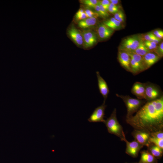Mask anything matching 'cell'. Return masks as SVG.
<instances>
[{
    "instance_id": "cell-1",
    "label": "cell",
    "mask_w": 163,
    "mask_h": 163,
    "mask_svg": "<svg viewBox=\"0 0 163 163\" xmlns=\"http://www.w3.org/2000/svg\"><path fill=\"white\" fill-rule=\"evenodd\" d=\"M127 123L134 129L151 133L163 129V96L147 101L134 115L126 118Z\"/></svg>"
},
{
    "instance_id": "cell-2",
    "label": "cell",
    "mask_w": 163,
    "mask_h": 163,
    "mask_svg": "<svg viewBox=\"0 0 163 163\" xmlns=\"http://www.w3.org/2000/svg\"><path fill=\"white\" fill-rule=\"evenodd\" d=\"M108 132L119 137L122 141L126 138L123 128L120 124L117 117V110L115 108L110 116L105 120L104 123Z\"/></svg>"
},
{
    "instance_id": "cell-3",
    "label": "cell",
    "mask_w": 163,
    "mask_h": 163,
    "mask_svg": "<svg viewBox=\"0 0 163 163\" xmlns=\"http://www.w3.org/2000/svg\"><path fill=\"white\" fill-rule=\"evenodd\" d=\"M116 95L121 98L124 103L127 109L126 118L130 117L136 113L145 103L141 99L133 98L129 95H124L116 94Z\"/></svg>"
},
{
    "instance_id": "cell-4",
    "label": "cell",
    "mask_w": 163,
    "mask_h": 163,
    "mask_svg": "<svg viewBox=\"0 0 163 163\" xmlns=\"http://www.w3.org/2000/svg\"><path fill=\"white\" fill-rule=\"evenodd\" d=\"M141 39V36L136 35L126 37L121 42L119 50L133 52L139 46Z\"/></svg>"
},
{
    "instance_id": "cell-5",
    "label": "cell",
    "mask_w": 163,
    "mask_h": 163,
    "mask_svg": "<svg viewBox=\"0 0 163 163\" xmlns=\"http://www.w3.org/2000/svg\"><path fill=\"white\" fill-rule=\"evenodd\" d=\"M127 52L131 58V72L135 75L146 70L142 56L133 52Z\"/></svg>"
},
{
    "instance_id": "cell-6",
    "label": "cell",
    "mask_w": 163,
    "mask_h": 163,
    "mask_svg": "<svg viewBox=\"0 0 163 163\" xmlns=\"http://www.w3.org/2000/svg\"><path fill=\"white\" fill-rule=\"evenodd\" d=\"M145 100L151 101L158 99L162 95L160 88L154 84L150 82L145 83Z\"/></svg>"
},
{
    "instance_id": "cell-7",
    "label": "cell",
    "mask_w": 163,
    "mask_h": 163,
    "mask_svg": "<svg viewBox=\"0 0 163 163\" xmlns=\"http://www.w3.org/2000/svg\"><path fill=\"white\" fill-rule=\"evenodd\" d=\"M107 107L105 101H103L102 104L96 108L88 119V121L91 123L100 122L104 123L105 120V111Z\"/></svg>"
},
{
    "instance_id": "cell-8",
    "label": "cell",
    "mask_w": 163,
    "mask_h": 163,
    "mask_svg": "<svg viewBox=\"0 0 163 163\" xmlns=\"http://www.w3.org/2000/svg\"><path fill=\"white\" fill-rule=\"evenodd\" d=\"M123 141L125 142L126 144L125 153L133 158H137L141 149L144 146L135 140L129 142L126 138Z\"/></svg>"
},
{
    "instance_id": "cell-9",
    "label": "cell",
    "mask_w": 163,
    "mask_h": 163,
    "mask_svg": "<svg viewBox=\"0 0 163 163\" xmlns=\"http://www.w3.org/2000/svg\"><path fill=\"white\" fill-rule=\"evenodd\" d=\"M150 133L142 129H134L131 134L135 140L143 146L147 147L150 144L149 139Z\"/></svg>"
},
{
    "instance_id": "cell-10",
    "label": "cell",
    "mask_w": 163,
    "mask_h": 163,
    "mask_svg": "<svg viewBox=\"0 0 163 163\" xmlns=\"http://www.w3.org/2000/svg\"><path fill=\"white\" fill-rule=\"evenodd\" d=\"M82 34L83 38V45L84 48L88 49L94 45L97 42L96 34L90 30H84Z\"/></svg>"
},
{
    "instance_id": "cell-11",
    "label": "cell",
    "mask_w": 163,
    "mask_h": 163,
    "mask_svg": "<svg viewBox=\"0 0 163 163\" xmlns=\"http://www.w3.org/2000/svg\"><path fill=\"white\" fill-rule=\"evenodd\" d=\"M117 59L120 65L126 71L131 72L130 57L127 52L119 50Z\"/></svg>"
},
{
    "instance_id": "cell-12",
    "label": "cell",
    "mask_w": 163,
    "mask_h": 163,
    "mask_svg": "<svg viewBox=\"0 0 163 163\" xmlns=\"http://www.w3.org/2000/svg\"><path fill=\"white\" fill-rule=\"evenodd\" d=\"M96 74L100 92L104 98V101L106 102L109 93V90L108 85L106 81L101 76L99 72H96Z\"/></svg>"
},
{
    "instance_id": "cell-13",
    "label": "cell",
    "mask_w": 163,
    "mask_h": 163,
    "mask_svg": "<svg viewBox=\"0 0 163 163\" xmlns=\"http://www.w3.org/2000/svg\"><path fill=\"white\" fill-rule=\"evenodd\" d=\"M131 91L137 99H146L145 83L139 82H135L133 85Z\"/></svg>"
},
{
    "instance_id": "cell-14",
    "label": "cell",
    "mask_w": 163,
    "mask_h": 163,
    "mask_svg": "<svg viewBox=\"0 0 163 163\" xmlns=\"http://www.w3.org/2000/svg\"><path fill=\"white\" fill-rule=\"evenodd\" d=\"M68 33L70 38L77 46L83 45V38L82 34L74 26H72L68 31Z\"/></svg>"
},
{
    "instance_id": "cell-15",
    "label": "cell",
    "mask_w": 163,
    "mask_h": 163,
    "mask_svg": "<svg viewBox=\"0 0 163 163\" xmlns=\"http://www.w3.org/2000/svg\"><path fill=\"white\" fill-rule=\"evenodd\" d=\"M114 30L104 23H102L99 25L98 27L97 33L100 39L103 40L110 37L113 33Z\"/></svg>"
},
{
    "instance_id": "cell-16",
    "label": "cell",
    "mask_w": 163,
    "mask_h": 163,
    "mask_svg": "<svg viewBox=\"0 0 163 163\" xmlns=\"http://www.w3.org/2000/svg\"><path fill=\"white\" fill-rule=\"evenodd\" d=\"M142 57L146 70L157 62L161 58L156 54L152 52L147 53Z\"/></svg>"
},
{
    "instance_id": "cell-17",
    "label": "cell",
    "mask_w": 163,
    "mask_h": 163,
    "mask_svg": "<svg viewBox=\"0 0 163 163\" xmlns=\"http://www.w3.org/2000/svg\"><path fill=\"white\" fill-rule=\"evenodd\" d=\"M141 156L138 163H158V161L147 150L140 152Z\"/></svg>"
},
{
    "instance_id": "cell-18",
    "label": "cell",
    "mask_w": 163,
    "mask_h": 163,
    "mask_svg": "<svg viewBox=\"0 0 163 163\" xmlns=\"http://www.w3.org/2000/svg\"><path fill=\"white\" fill-rule=\"evenodd\" d=\"M97 18H87L84 20L79 21L78 26L81 28L85 29L94 26L97 22Z\"/></svg>"
},
{
    "instance_id": "cell-19",
    "label": "cell",
    "mask_w": 163,
    "mask_h": 163,
    "mask_svg": "<svg viewBox=\"0 0 163 163\" xmlns=\"http://www.w3.org/2000/svg\"><path fill=\"white\" fill-rule=\"evenodd\" d=\"M157 159H160L163 155V149L152 144L150 143L147 150Z\"/></svg>"
},
{
    "instance_id": "cell-20",
    "label": "cell",
    "mask_w": 163,
    "mask_h": 163,
    "mask_svg": "<svg viewBox=\"0 0 163 163\" xmlns=\"http://www.w3.org/2000/svg\"><path fill=\"white\" fill-rule=\"evenodd\" d=\"M103 23L114 30H119L123 28L122 24L116 20L114 17L105 21Z\"/></svg>"
},
{
    "instance_id": "cell-21",
    "label": "cell",
    "mask_w": 163,
    "mask_h": 163,
    "mask_svg": "<svg viewBox=\"0 0 163 163\" xmlns=\"http://www.w3.org/2000/svg\"><path fill=\"white\" fill-rule=\"evenodd\" d=\"M132 52L142 56L150 51L145 45L143 41L141 39L137 48Z\"/></svg>"
},
{
    "instance_id": "cell-22",
    "label": "cell",
    "mask_w": 163,
    "mask_h": 163,
    "mask_svg": "<svg viewBox=\"0 0 163 163\" xmlns=\"http://www.w3.org/2000/svg\"><path fill=\"white\" fill-rule=\"evenodd\" d=\"M149 141L150 144H153L163 149V139L151 136L150 135Z\"/></svg>"
},
{
    "instance_id": "cell-23",
    "label": "cell",
    "mask_w": 163,
    "mask_h": 163,
    "mask_svg": "<svg viewBox=\"0 0 163 163\" xmlns=\"http://www.w3.org/2000/svg\"><path fill=\"white\" fill-rule=\"evenodd\" d=\"M114 18L122 23L124 22L125 21V14L123 11L120 9L114 14Z\"/></svg>"
},
{
    "instance_id": "cell-24",
    "label": "cell",
    "mask_w": 163,
    "mask_h": 163,
    "mask_svg": "<svg viewBox=\"0 0 163 163\" xmlns=\"http://www.w3.org/2000/svg\"><path fill=\"white\" fill-rule=\"evenodd\" d=\"M143 41L145 45L150 52H154L157 46V44L153 41Z\"/></svg>"
},
{
    "instance_id": "cell-25",
    "label": "cell",
    "mask_w": 163,
    "mask_h": 163,
    "mask_svg": "<svg viewBox=\"0 0 163 163\" xmlns=\"http://www.w3.org/2000/svg\"><path fill=\"white\" fill-rule=\"evenodd\" d=\"M154 52L160 58L163 57V42L162 41L161 42L160 44L157 46Z\"/></svg>"
},
{
    "instance_id": "cell-26",
    "label": "cell",
    "mask_w": 163,
    "mask_h": 163,
    "mask_svg": "<svg viewBox=\"0 0 163 163\" xmlns=\"http://www.w3.org/2000/svg\"><path fill=\"white\" fill-rule=\"evenodd\" d=\"M82 2L86 6L94 8L97 4L98 1L97 0H84Z\"/></svg>"
},
{
    "instance_id": "cell-27",
    "label": "cell",
    "mask_w": 163,
    "mask_h": 163,
    "mask_svg": "<svg viewBox=\"0 0 163 163\" xmlns=\"http://www.w3.org/2000/svg\"><path fill=\"white\" fill-rule=\"evenodd\" d=\"M119 10L120 9L119 6L110 3L108 9V11L110 13L114 14Z\"/></svg>"
},
{
    "instance_id": "cell-28",
    "label": "cell",
    "mask_w": 163,
    "mask_h": 163,
    "mask_svg": "<svg viewBox=\"0 0 163 163\" xmlns=\"http://www.w3.org/2000/svg\"><path fill=\"white\" fill-rule=\"evenodd\" d=\"M98 3L99 6L101 16L103 18H105L109 16V14L108 11L106 10L101 4L100 1H98Z\"/></svg>"
},
{
    "instance_id": "cell-29",
    "label": "cell",
    "mask_w": 163,
    "mask_h": 163,
    "mask_svg": "<svg viewBox=\"0 0 163 163\" xmlns=\"http://www.w3.org/2000/svg\"><path fill=\"white\" fill-rule=\"evenodd\" d=\"M87 18H97L99 15L96 12L89 9H87L84 11Z\"/></svg>"
},
{
    "instance_id": "cell-30",
    "label": "cell",
    "mask_w": 163,
    "mask_h": 163,
    "mask_svg": "<svg viewBox=\"0 0 163 163\" xmlns=\"http://www.w3.org/2000/svg\"><path fill=\"white\" fill-rule=\"evenodd\" d=\"M156 37L152 33H147L143 35V37L141 36V38H143L145 41H152Z\"/></svg>"
},
{
    "instance_id": "cell-31",
    "label": "cell",
    "mask_w": 163,
    "mask_h": 163,
    "mask_svg": "<svg viewBox=\"0 0 163 163\" xmlns=\"http://www.w3.org/2000/svg\"><path fill=\"white\" fill-rule=\"evenodd\" d=\"M150 135L151 136L163 139V130H159L151 133L150 134Z\"/></svg>"
},
{
    "instance_id": "cell-32",
    "label": "cell",
    "mask_w": 163,
    "mask_h": 163,
    "mask_svg": "<svg viewBox=\"0 0 163 163\" xmlns=\"http://www.w3.org/2000/svg\"><path fill=\"white\" fill-rule=\"evenodd\" d=\"M156 37L161 39L163 37V31L162 30H157L152 32Z\"/></svg>"
},
{
    "instance_id": "cell-33",
    "label": "cell",
    "mask_w": 163,
    "mask_h": 163,
    "mask_svg": "<svg viewBox=\"0 0 163 163\" xmlns=\"http://www.w3.org/2000/svg\"><path fill=\"white\" fill-rule=\"evenodd\" d=\"M100 2L103 7L108 11V9L110 3L109 0H103Z\"/></svg>"
},
{
    "instance_id": "cell-34",
    "label": "cell",
    "mask_w": 163,
    "mask_h": 163,
    "mask_svg": "<svg viewBox=\"0 0 163 163\" xmlns=\"http://www.w3.org/2000/svg\"><path fill=\"white\" fill-rule=\"evenodd\" d=\"M75 17L77 20H79V21L84 20L87 18L85 12L79 14L75 15Z\"/></svg>"
},
{
    "instance_id": "cell-35",
    "label": "cell",
    "mask_w": 163,
    "mask_h": 163,
    "mask_svg": "<svg viewBox=\"0 0 163 163\" xmlns=\"http://www.w3.org/2000/svg\"><path fill=\"white\" fill-rule=\"evenodd\" d=\"M120 1L118 0H110L109 1L110 3H111L115 5H117L119 3Z\"/></svg>"
},
{
    "instance_id": "cell-36",
    "label": "cell",
    "mask_w": 163,
    "mask_h": 163,
    "mask_svg": "<svg viewBox=\"0 0 163 163\" xmlns=\"http://www.w3.org/2000/svg\"><path fill=\"white\" fill-rule=\"evenodd\" d=\"M161 39H159L156 37L152 41L153 42H154L156 43L157 44L161 41Z\"/></svg>"
},
{
    "instance_id": "cell-37",
    "label": "cell",
    "mask_w": 163,
    "mask_h": 163,
    "mask_svg": "<svg viewBox=\"0 0 163 163\" xmlns=\"http://www.w3.org/2000/svg\"><path fill=\"white\" fill-rule=\"evenodd\" d=\"M84 12V11L83 9L80 8L76 12L75 15H78Z\"/></svg>"
},
{
    "instance_id": "cell-38",
    "label": "cell",
    "mask_w": 163,
    "mask_h": 163,
    "mask_svg": "<svg viewBox=\"0 0 163 163\" xmlns=\"http://www.w3.org/2000/svg\"><path fill=\"white\" fill-rule=\"evenodd\" d=\"M125 163H128L127 162H126ZM138 163V162H134V163Z\"/></svg>"
}]
</instances>
